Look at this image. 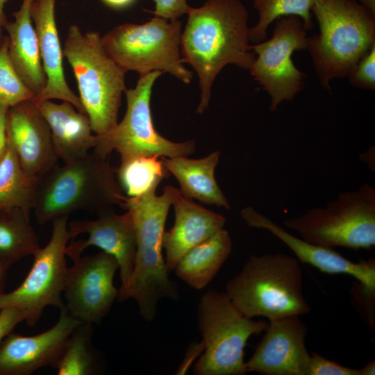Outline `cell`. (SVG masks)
Returning <instances> with one entry per match:
<instances>
[{
    "label": "cell",
    "mask_w": 375,
    "mask_h": 375,
    "mask_svg": "<svg viewBox=\"0 0 375 375\" xmlns=\"http://www.w3.org/2000/svg\"><path fill=\"white\" fill-rule=\"evenodd\" d=\"M181 38V54L196 72L201 90L197 109L202 114L209 105L212 83L228 65L249 69L256 55L250 49L248 11L240 0H207L190 6Z\"/></svg>",
    "instance_id": "1"
},
{
    "label": "cell",
    "mask_w": 375,
    "mask_h": 375,
    "mask_svg": "<svg viewBox=\"0 0 375 375\" xmlns=\"http://www.w3.org/2000/svg\"><path fill=\"white\" fill-rule=\"evenodd\" d=\"M151 190L136 197H127L124 208L133 219L137 235L135 265L127 284L119 289L120 301L133 299L142 318L151 322L160 299H178L176 283L168 276L162 255V237L170 206L180 194L179 189L167 185L161 195Z\"/></svg>",
    "instance_id": "2"
},
{
    "label": "cell",
    "mask_w": 375,
    "mask_h": 375,
    "mask_svg": "<svg viewBox=\"0 0 375 375\" xmlns=\"http://www.w3.org/2000/svg\"><path fill=\"white\" fill-rule=\"evenodd\" d=\"M117 168L95 153L62 165L58 164L38 182L33 210L40 224L76 211L97 215L118 206L128 197L119 184Z\"/></svg>",
    "instance_id": "3"
},
{
    "label": "cell",
    "mask_w": 375,
    "mask_h": 375,
    "mask_svg": "<svg viewBox=\"0 0 375 375\" xmlns=\"http://www.w3.org/2000/svg\"><path fill=\"white\" fill-rule=\"evenodd\" d=\"M225 293L245 317L269 320L310 311L303 292V274L297 258L285 253L251 256L228 281Z\"/></svg>",
    "instance_id": "4"
},
{
    "label": "cell",
    "mask_w": 375,
    "mask_h": 375,
    "mask_svg": "<svg viewBox=\"0 0 375 375\" xmlns=\"http://www.w3.org/2000/svg\"><path fill=\"white\" fill-rule=\"evenodd\" d=\"M319 33L308 37L307 49L323 88L348 76L375 43V15L353 0H317L312 9Z\"/></svg>",
    "instance_id": "5"
},
{
    "label": "cell",
    "mask_w": 375,
    "mask_h": 375,
    "mask_svg": "<svg viewBox=\"0 0 375 375\" xmlns=\"http://www.w3.org/2000/svg\"><path fill=\"white\" fill-rule=\"evenodd\" d=\"M78 84L79 98L93 133L104 135L118 123L125 72L107 53L99 33L69 26L62 49Z\"/></svg>",
    "instance_id": "6"
},
{
    "label": "cell",
    "mask_w": 375,
    "mask_h": 375,
    "mask_svg": "<svg viewBox=\"0 0 375 375\" xmlns=\"http://www.w3.org/2000/svg\"><path fill=\"white\" fill-rule=\"evenodd\" d=\"M301 238L324 247L370 249L375 245V188L365 183L340 192L324 207L285 219Z\"/></svg>",
    "instance_id": "7"
},
{
    "label": "cell",
    "mask_w": 375,
    "mask_h": 375,
    "mask_svg": "<svg viewBox=\"0 0 375 375\" xmlns=\"http://www.w3.org/2000/svg\"><path fill=\"white\" fill-rule=\"evenodd\" d=\"M204 353L194 367L199 375H243L247 373L244 347L268 322L244 316L225 292H206L197 311Z\"/></svg>",
    "instance_id": "8"
},
{
    "label": "cell",
    "mask_w": 375,
    "mask_h": 375,
    "mask_svg": "<svg viewBox=\"0 0 375 375\" xmlns=\"http://www.w3.org/2000/svg\"><path fill=\"white\" fill-rule=\"evenodd\" d=\"M182 24L154 16L142 24L118 25L101 36L107 53L125 72L144 75L167 72L188 84L192 72L184 66L181 54Z\"/></svg>",
    "instance_id": "9"
},
{
    "label": "cell",
    "mask_w": 375,
    "mask_h": 375,
    "mask_svg": "<svg viewBox=\"0 0 375 375\" xmlns=\"http://www.w3.org/2000/svg\"><path fill=\"white\" fill-rule=\"evenodd\" d=\"M162 74L153 71L140 75L135 87L125 90L126 113L110 132L96 135L94 153L106 159L116 151L122 161L137 156H189L194 152V140L175 142L164 138L155 129L150 102L153 85Z\"/></svg>",
    "instance_id": "10"
},
{
    "label": "cell",
    "mask_w": 375,
    "mask_h": 375,
    "mask_svg": "<svg viewBox=\"0 0 375 375\" xmlns=\"http://www.w3.org/2000/svg\"><path fill=\"white\" fill-rule=\"evenodd\" d=\"M68 217L52 221L49 242L34 255L32 267L22 284L8 293L0 294V309L14 307L26 315L25 322L35 326L44 309L53 306L60 309L67 270L65 249L71 239Z\"/></svg>",
    "instance_id": "11"
},
{
    "label": "cell",
    "mask_w": 375,
    "mask_h": 375,
    "mask_svg": "<svg viewBox=\"0 0 375 375\" xmlns=\"http://www.w3.org/2000/svg\"><path fill=\"white\" fill-rule=\"evenodd\" d=\"M307 45L306 30L301 19L296 16L276 19L269 40L250 44L256 58L249 70L269 94L270 111H275L282 101L292 100L303 89L306 74L295 67L292 54L306 49Z\"/></svg>",
    "instance_id": "12"
},
{
    "label": "cell",
    "mask_w": 375,
    "mask_h": 375,
    "mask_svg": "<svg viewBox=\"0 0 375 375\" xmlns=\"http://www.w3.org/2000/svg\"><path fill=\"white\" fill-rule=\"evenodd\" d=\"M73 262L65 277V308L82 322L99 324L118 295L113 278L119 265L112 256L102 251Z\"/></svg>",
    "instance_id": "13"
},
{
    "label": "cell",
    "mask_w": 375,
    "mask_h": 375,
    "mask_svg": "<svg viewBox=\"0 0 375 375\" xmlns=\"http://www.w3.org/2000/svg\"><path fill=\"white\" fill-rule=\"evenodd\" d=\"M95 219H74L68 223L71 239L86 234V239L73 240L65 249L73 261L90 246L97 247L112 256L119 265L121 286L127 284L132 275L136 255L137 235L131 213H116L113 208L97 214Z\"/></svg>",
    "instance_id": "14"
},
{
    "label": "cell",
    "mask_w": 375,
    "mask_h": 375,
    "mask_svg": "<svg viewBox=\"0 0 375 375\" xmlns=\"http://www.w3.org/2000/svg\"><path fill=\"white\" fill-rule=\"evenodd\" d=\"M300 316L269 320L261 341L245 362L247 372L263 375H309L307 327Z\"/></svg>",
    "instance_id": "15"
},
{
    "label": "cell",
    "mask_w": 375,
    "mask_h": 375,
    "mask_svg": "<svg viewBox=\"0 0 375 375\" xmlns=\"http://www.w3.org/2000/svg\"><path fill=\"white\" fill-rule=\"evenodd\" d=\"M60 310L54 326L40 334L24 336L11 332L0 343V375H30L44 367H53L71 333L82 322L74 317L65 306Z\"/></svg>",
    "instance_id": "16"
},
{
    "label": "cell",
    "mask_w": 375,
    "mask_h": 375,
    "mask_svg": "<svg viewBox=\"0 0 375 375\" xmlns=\"http://www.w3.org/2000/svg\"><path fill=\"white\" fill-rule=\"evenodd\" d=\"M6 134L8 144L28 176L40 178L58 164L49 126L33 100L8 108Z\"/></svg>",
    "instance_id": "17"
},
{
    "label": "cell",
    "mask_w": 375,
    "mask_h": 375,
    "mask_svg": "<svg viewBox=\"0 0 375 375\" xmlns=\"http://www.w3.org/2000/svg\"><path fill=\"white\" fill-rule=\"evenodd\" d=\"M240 216L249 226L265 229L273 234L291 249L299 261L310 264L324 273L351 275L365 290L375 293L374 258L353 262L333 249L319 246L293 235L249 206L240 211Z\"/></svg>",
    "instance_id": "18"
},
{
    "label": "cell",
    "mask_w": 375,
    "mask_h": 375,
    "mask_svg": "<svg viewBox=\"0 0 375 375\" xmlns=\"http://www.w3.org/2000/svg\"><path fill=\"white\" fill-rule=\"evenodd\" d=\"M56 1L32 0L31 3V17L47 77L44 89L33 100L60 99L70 102L79 112L85 113L79 97L70 89L65 76L64 56L55 17Z\"/></svg>",
    "instance_id": "19"
},
{
    "label": "cell",
    "mask_w": 375,
    "mask_h": 375,
    "mask_svg": "<svg viewBox=\"0 0 375 375\" xmlns=\"http://www.w3.org/2000/svg\"><path fill=\"white\" fill-rule=\"evenodd\" d=\"M174 226L165 231L162 247L166 251L165 264L169 272L189 250L224 228L226 218L180 194L173 204Z\"/></svg>",
    "instance_id": "20"
},
{
    "label": "cell",
    "mask_w": 375,
    "mask_h": 375,
    "mask_svg": "<svg viewBox=\"0 0 375 375\" xmlns=\"http://www.w3.org/2000/svg\"><path fill=\"white\" fill-rule=\"evenodd\" d=\"M46 119L55 154L63 163L87 156L96 146L89 117L79 112L70 102L56 103L51 100L35 101Z\"/></svg>",
    "instance_id": "21"
},
{
    "label": "cell",
    "mask_w": 375,
    "mask_h": 375,
    "mask_svg": "<svg viewBox=\"0 0 375 375\" xmlns=\"http://www.w3.org/2000/svg\"><path fill=\"white\" fill-rule=\"evenodd\" d=\"M31 1L22 0L19 9L12 14L15 20L7 21L4 29L8 34V53L12 65L35 97L44 89L47 77L31 17Z\"/></svg>",
    "instance_id": "22"
},
{
    "label": "cell",
    "mask_w": 375,
    "mask_h": 375,
    "mask_svg": "<svg viewBox=\"0 0 375 375\" xmlns=\"http://www.w3.org/2000/svg\"><path fill=\"white\" fill-rule=\"evenodd\" d=\"M219 156V151H216L199 159H190L188 156L162 157V161L178 181L182 196L229 210L230 203L215 176Z\"/></svg>",
    "instance_id": "23"
},
{
    "label": "cell",
    "mask_w": 375,
    "mask_h": 375,
    "mask_svg": "<svg viewBox=\"0 0 375 375\" xmlns=\"http://www.w3.org/2000/svg\"><path fill=\"white\" fill-rule=\"evenodd\" d=\"M232 250L229 233L224 228L185 253L174 269L191 288L201 290L215 276Z\"/></svg>",
    "instance_id": "24"
},
{
    "label": "cell",
    "mask_w": 375,
    "mask_h": 375,
    "mask_svg": "<svg viewBox=\"0 0 375 375\" xmlns=\"http://www.w3.org/2000/svg\"><path fill=\"white\" fill-rule=\"evenodd\" d=\"M38 179L25 173L8 143L6 151L0 160V212L20 209L30 215Z\"/></svg>",
    "instance_id": "25"
},
{
    "label": "cell",
    "mask_w": 375,
    "mask_h": 375,
    "mask_svg": "<svg viewBox=\"0 0 375 375\" xmlns=\"http://www.w3.org/2000/svg\"><path fill=\"white\" fill-rule=\"evenodd\" d=\"M40 249L30 224V215L20 209L0 212V258L12 265L33 256Z\"/></svg>",
    "instance_id": "26"
},
{
    "label": "cell",
    "mask_w": 375,
    "mask_h": 375,
    "mask_svg": "<svg viewBox=\"0 0 375 375\" xmlns=\"http://www.w3.org/2000/svg\"><path fill=\"white\" fill-rule=\"evenodd\" d=\"M92 324L81 322L69 335L53 365L58 375H93L99 369V358L92 345Z\"/></svg>",
    "instance_id": "27"
},
{
    "label": "cell",
    "mask_w": 375,
    "mask_h": 375,
    "mask_svg": "<svg viewBox=\"0 0 375 375\" xmlns=\"http://www.w3.org/2000/svg\"><path fill=\"white\" fill-rule=\"evenodd\" d=\"M117 178L128 197H136L156 190L164 178L170 174L156 156H137L121 161Z\"/></svg>",
    "instance_id": "28"
},
{
    "label": "cell",
    "mask_w": 375,
    "mask_h": 375,
    "mask_svg": "<svg viewBox=\"0 0 375 375\" xmlns=\"http://www.w3.org/2000/svg\"><path fill=\"white\" fill-rule=\"evenodd\" d=\"M317 0H253L257 10V24L249 28V41L259 43L266 40L269 26L276 19L287 16L301 19L306 31L314 26L312 9Z\"/></svg>",
    "instance_id": "29"
},
{
    "label": "cell",
    "mask_w": 375,
    "mask_h": 375,
    "mask_svg": "<svg viewBox=\"0 0 375 375\" xmlns=\"http://www.w3.org/2000/svg\"><path fill=\"white\" fill-rule=\"evenodd\" d=\"M34 97L14 68L8 53V38L3 36L0 44V104L10 108Z\"/></svg>",
    "instance_id": "30"
},
{
    "label": "cell",
    "mask_w": 375,
    "mask_h": 375,
    "mask_svg": "<svg viewBox=\"0 0 375 375\" xmlns=\"http://www.w3.org/2000/svg\"><path fill=\"white\" fill-rule=\"evenodd\" d=\"M347 77L354 87L373 90L375 89V43L360 59Z\"/></svg>",
    "instance_id": "31"
},
{
    "label": "cell",
    "mask_w": 375,
    "mask_h": 375,
    "mask_svg": "<svg viewBox=\"0 0 375 375\" xmlns=\"http://www.w3.org/2000/svg\"><path fill=\"white\" fill-rule=\"evenodd\" d=\"M309 375H360L359 369L341 365L317 353L310 358Z\"/></svg>",
    "instance_id": "32"
},
{
    "label": "cell",
    "mask_w": 375,
    "mask_h": 375,
    "mask_svg": "<svg viewBox=\"0 0 375 375\" xmlns=\"http://www.w3.org/2000/svg\"><path fill=\"white\" fill-rule=\"evenodd\" d=\"M152 1L154 3V10L152 11L154 16L168 20L178 19L179 17L187 14L190 8L187 0Z\"/></svg>",
    "instance_id": "33"
},
{
    "label": "cell",
    "mask_w": 375,
    "mask_h": 375,
    "mask_svg": "<svg viewBox=\"0 0 375 375\" xmlns=\"http://www.w3.org/2000/svg\"><path fill=\"white\" fill-rule=\"evenodd\" d=\"M26 315L20 309L14 307H6L0 309V343L15 327L20 322L25 321Z\"/></svg>",
    "instance_id": "34"
},
{
    "label": "cell",
    "mask_w": 375,
    "mask_h": 375,
    "mask_svg": "<svg viewBox=\"0 0 375 375\" xmlns=\"http://www.w3.org/2000/svg\"><path fill=\"white\" fill-rule=\"evenodd\" d=\"M8 108V107L0 104V160L4 156L8 147L6 119Z\"/></svg>",
    "instance_id": "35"
},
{
    "label": "cell",
    "mask_w": 375,
    "mask_h": 375,
    "mask_svg": "<svg viewBox=\"0 0 375 375\" xmlns=\"http://www.w3.org/2000/svg\"><path fill=\"white\" fill-rule=\"evenodd\" d=\"M106 6L114 10H124L133 6L138 0H101Z\"/></svg>",
    "instance_id": "36"
},
{
    "label": "cell",
    "mask_w": 375,
    "mask_h": 375,
    "mask_svg": "<svg viewBox=\"0 0 375 375\" xmlns=\"http://www.w3.org/2000/svg\"><path fill=\"white\" fill-rule=\"evenodd\" d=\"M9 264L6 260L0 258V294L3 292L4 282L6 276V273L8 268L10 267Z\"/></svg>",
    "instance_id": "37"
},
{
    "label": "cell",
    "mask_w": 375,
    "mask_h": 375,
    "mask_svg": "<svg viewBox=\"0 0 375 375\" xmlns=\"http://www.w3.org/2000/svg\"><path fill=\"white\" fill-rule=\"evenodd\" d=\"M7 0H0V44L3 40V32L4 30V25L7 22V19L4 12L5 4Z\"/></svg>",
    "instance_id": "38"
},
{
    "label": "cell",
    "mask_w": 375,
    "mask_h": 375,
    "mask_svg": "<svg viewBox=\"0 0 375 375\" xmlns=\"http://www.w3.org/2000/svg\"><path fill=\"white\" fill-rule=\"evenodd\" d=\"M360 375H374L375 361L374 360L368 362L363 367L359 369Z\"/></svg>",
    "instance_id": "39"
},
{
    "label": "cell",
    "mask_w": 375,
    "mask_h": 375,
    "mask_svg": "<svg viewBox=\"0 0 375 375\" xmlns=\"http://www.w3.org/2000/svg\"><path fill=\"white\" fill-rule=\"evenodd\" d=\"M375 15V0H353Z\"/></svg>",
    "instance_id": "40"
},
{
    "label": "cell",
    "mask_w": 375,
    "mask_h": 375,
    "mask_svg": "<svg viewBox=\"0 0 375 375\" xmlns=\"http://www.w3.org/2000/svg\"><path fill=\"white\" fill-rule=\"evenodd\" d=\"M373 150L374 148L373 149H369L366 153L360 155V159L367 165H369L371 167L370 169H372V156L374 155V152L372 153Z\"/></svg>",
    "instance_id": "41"
}]
</instances>
